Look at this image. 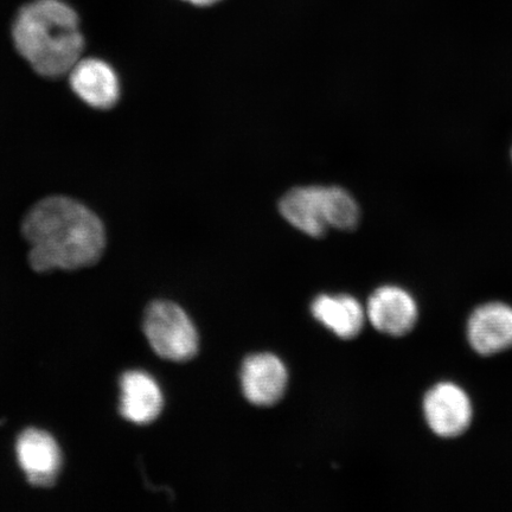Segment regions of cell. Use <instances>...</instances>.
Returning <instances> with one entry per match:
<instances>
[{
  "mask_svg": "<svg viewBox=\"0 0 512 512\" xmlns=\"http://www.w3.org/2000/svg\"><path fill=\"white\" fill-rule=\"evenodd\" d=\"M36 272L75 271L93 266L105 251L104 224L73 198H44L32 207L22 226Z\"/></svg>",
  "mask_w": 512,
  "mask_h": 512,
  "instance_id": "1",
  "label": "cell"
},
{
  "mask_svg": "<svg viewBox=\"0 0 512 512\" xmlns=\"http://www.w3.org/2000/svg\"><path fill=\"white\" fill-rule=\"evenodd\" d=\"M12 36L37 74L61 78L81 60L85 40L76 12L61 0H35L18 12Z\"/></svg>",
  "mask_w": 512,
  "mask_h": 512,
  "instance_id": "2",
  "label": "cell"
},
{
  "mask_svg": "<svg viewBox=\"0 0 512 512\" xmlns=\"http://www.w3.org/2000/svg\"><path fill=\"white\" fill-rule=\"evenodd\" d=\"M144 331L152 349L164 360L188 362L197 355L200 338L195 325L174 303L155 302L147 307Z\"/></svg>",
  "mask_w": 512,
  "mask_h": 512,
  "instance_id": "3",
  "label": "cell"
},
{
  "mask_svg": "<svg viewBox=\"0 0 512 512\" xmlns=\"http://www.w3.org/2000/svg\"><path fill=\"white\" fill-rule=\"evenodd\" d=\"M428 426L441 438H456L469 428L472 403L465 390L452 382L435 384L424 399Z\"/></svg>",
  "mask_w": 512,
  "mask_h": 512,
  "instance_id": "4",
  "label": "cell"
},
{
  "mask_svg": "<svg viewBox=\"0 0 512 512\" xmlns=\"http://www.w3.org/2000/svg\"><path fill=\"white\" fill-rule=\"evenodd\" d=\"M245 399L256 407H271L284 398L288 373L279 357L262 352L248 356L241 367Z\"/></svg>",
  "mask_w": 512,
  "mask_h": 512,
  "instance_id": "5",
  "label": "cell"
},
{
  "mask_svg": "<svg viewBox=\"0 0 512 512\" xmlns=\"http://www.w3.org/2000/svg\"><path fill=\"white\" fill-rule=\"evenodd\" d=\"M367 318L381 334L402 337L414 329L419 310L414 298L398 286H383L371 294Z\"/></svg>",
  "mask_w": 512,
  "mask_h": 512,
  "instance_id": "6",
  "label": "cell"
},
{
  "mask_svg": "<svg viewBox=\"0 0 512 512\" xmlns=\"http://www.w3.org/2000/svg\"><path fill=\"white\" fill-rule=\"evenodd\" d=\"M18 463L29 483L38 488H49L59 476L62 457L59 445L46 432L28 430L18 438Z\"/></svg>",
  "mask_w": 512,
  "mask_h": 512,
  "instance_id": "7",
  "label": "cell"
},
{
  "mask_svg": "<svg viewBox=\"0 0 512 512\" xmlns=\"http://www.w3.org/2000/svg\"><path fill=\"white\" fill-rule=\"evenodd\" d=\"M467 338L478 354L495 355L512 347V307L489 303L473 311L467 323Z\"/></svg>",
  "mask_w": 512,
  "mask_h": 512,
  "instance_id": "8",
  "label": "cell"
},
{
  "mask_svg": "<svg viewBox=\"0 0 512 512\" xmlns=\"http://www.w3.org/2000/svg\"><path fill=\"white\" fill-rule=\"evenodd\" d=\"M70 86L88 106L108 110L120 98V82L110 64L99 59H81L69 72Z\"/></svg>",
  "mask_w": 512,
  "mask_h": 512,
  "instance_id": "9",
  "label": "cell"
},
{
  "mask_svg": "<svg viewBox=\"0 0 512 512\" xmlns=\"http://www.w3.org/2000/svg\"><path fill=\"white\" fill-rule=\"evenodd\" d=\"M279 210L288 223L312 238H320L329 228L324 187H304L288 191L281 198Z\"/></svg>",
  "mask_w": 512,
  "mask_h": 512,
  "instance_id": "10",
  "label": "cell"
},
{
  "mask_svg": "<svg viewBox=\"0 0 512 512\" xmlns=\"http://www.w3.org/2000/svg\"><path fill=\"white\" fill-rule=\"evenodd\" d=\"M121 415L137 425L155 421L163 409V394L149 375L140 371L126 373L121 379Z\"/></svg>",
  "mask_w": 512,
  "mask_h": 512,
  "instance_id": "11",
  "label": "cell"
},
{
  "mask_svg": "<svg viewBox=\"0 0 512 512\" xmlns=\"http://www.w3.org/2000/svg\"><path fill=\"white\" fill-rule=\"evenodd\" d=\"M312 316L326 329L345 341L361 334L367 312L351 296H319L311 305Z\"/></svg>",
  "mask_w": 512,
  "mask_h": 512,
  "instance_id": "12",
  "label": "cell"
},
{
  "mask_svg": "<svg viewBox=\"0 0 512 512\" xmlns=\"http://www.w3.org/2000/svg\"><path fill=\"white\" fill-rule=\"evenodd\" d=\"M326 220L329 227L351 230L360 222V208L347 190L337 187L325 188Z\"/></svg>",
  "mask_w": 512,
  "mask_h": 512,
  "instance_id": "13",
  "label": "cell"
},
{
  "mask_svg": "<svg viewBox=\"0 0 512 512\" xmlns=\"http://www.w3.org/2000/svg\"><path fill=\"white\" fill-rule=\"evenodd\" d=\"M185 2L194 4L196 6H209L220 2V0H185Z\"/></svg>",
  "mask_w": 512,
  "mask_h": 512,
  "instance_id": "14",
  "label": "cell"
}]
</instances>
